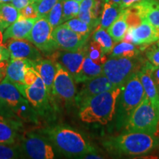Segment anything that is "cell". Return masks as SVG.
<instances>
[{
    "mask_svg": "<svg viewBox=\"0 0 159 159\" xmlns=\"http://www.w3.org/2000/svg\"><path fill=\"white\" fill-rule=\"evenodd\" d=\"M123 87H116L95 95L80 106L79 116L83 122L107 125L114 118L116 102Z\"/></svg>",
    "mask_w": 159,
    "mask_h": 159,
    "instance_id": "6da1fadb",
    "label": "cell"
},
{
    "mask_svg": "<svg viewBox=\"0 0 159 159\" xmlns=\"http://www.w3.org/2000/svg\"><path fill=\"white\" fill-rule=\"evenodd\" d=\"M61 153L68 157L83 158L89 153H96L83 136L76 130L68 127L54 126L41 130Z\"/></svg>",
    "mask_w": 159,
    "mask_h": 159,
    "instance_id": "7a4b0ae2",
    "label": "cell"
},
{
    "mask_svg": "<svg viewBox=\"0 0 159 159\" xmlns=\"http://www.w3.org/2000/svg\"><path fill=\"white\" fill-rule=\"evenodd\" d=\"M109 152L125 156H142L152 152L159 146V138L155 134L142 132L128 134L111 137L104 142Z\"/></svg>",
    "mask_w": 159,
    "mask_h": 159,
    "instance_id": "3957f363",
    "label": "cell"
},
{
    "mask_svg": "<svg viewBox=\"0 0 159 159\" xmlns=\"http://www.w3.org/2000/svg\"><path fill=\"white\" fill-rule=\"evenodd\" d=\"M159 123V105L145 97L129 116L125 127L128 132H142L155 134Z\"/></svg>",
    "mask_w": 159,
    "mask_h": 159,
    "instance_id": "277c9868",
    "label": "cell"
},
{
    "mask_svg": "<svg viewBox=\"0 0 159 159\" xmlns=\"http://www.w3.org/2000/svg\"><path fill=\"white\" fill-rule=\"evenodd\" d=\"M0 98L7 103L20 121L37 124V112L17 87L6 77L0 83Z\"/></svg>",
    "mask_w": 159,
    "mask_h": 159,
    "instance_id": "5b68a950",
    "label": "cell"
},
{
    "mask_svg": "<svg viewBox=\"0 0 159 159\" xmlns=\"http://www.w3.org/2000/svg\"><path fill=\"white\" fill-rule=\"evenodd\" d=\"M146 97L144 89L138 73L135 74L123 87L118 97L116 121L119 125H125L129 116Z\"/></svg>",
    "mask_w": 159,
    "mask_h": 159,
    "instance_id": "8992f818",
    "label": "cell"
},
{
    "mask_svg": "<svg viewBox=\"0 0 159 159\" xmlns=\"http://www.w3.org/2000/svg\"><path fill=\"white\" fill-rule=\"evenodd\" d=\"M142 60L134 57H110L103 64V75L115 87L125 85L142 68Z\"/></svg>",
    "mask_w": 159,
    "mask_h": 159,
    "instance_id": "52a82bcc",
    "label": "cell"
},
{
    "mask_svg": "<svg viewBox=\"0 0 159 159\" xmlns=\"http://www.w3.org/2000/svg\"><path fill=\"white\" fill-rule=\"evenodd\" d=\"M24 158L31 159H53L55 158V147L41 134L27 133L21 139L19 144Z\"/></svg>",
    "mask_w": 159,
    "mask_h": 159,
    "instance_id": "ba28073f",
    "label": "cell"
},
{
    "mask_svg": "<svg viewBox=\"0 0 159 159\" xmlns=\"http://www.w3.org/2000/svg\"><path fill=\"white\" fill-rule=\"evenodd\" d=\"M53 28L44 17H39L30 33L28 40L41 52L51 56L59 49L52 38Z\"/></svg>",
    "mask_w": 159,
    "mask_h": 159,
    "instance_id": "9c48e42d",
    "label": "cell"
},
{
    "mask_svg": "<svg viewBox=\"0 0 159 159\" xmlns=\"http://www.w3.org/2000/svg\"><path fill=\"white\" fill-rule=\"evenodd\" d=\"M24 96L34 108L39 116L47 118L52 113V102L41 77L30 85H26Z\"/></svg>",
    "mask_w": 159,
    "mask_h": 159,
    "instance_id": "30bf717a",
    "label": "cell"
},
{
    "mask_svg": "<svg viewBox=\"0 0 159 159\" xmlns=\"http://www.w3.org/2000/svg\"><path fill=\"white\" fill-rule=\"evenodd\" d=\"M77 89L73 77L56 62V74L53 83V99L71 104L75 101Z\"/></svg>",
    "mask_w": 159,
    "mask_h": 159,
    "instance_id": "8fae6325",
    "label": "cell"
},
{
    "mask_svg": "<svg viewBox=\"0 0 159 159\" xmlns=\"http://www.w3.org/2000/svg\"><path fill=\"white\" fill-rule=\"evenodd\" d=\"M52 38L59 49L75 52L81 49L86 44L89 36L80 35L62 24L53 29Z\"/></svg>",
    "mask_w": 159,
    "mask_h": 159,
    "instance_id": "7c38bea8",
    "label": "cell"
},
{
    "mask_svg": "<svg viewBox=\"0 0 159 159\" xmlns=\"http://www.w3.org/2000/svg\"><path fill=\"white\" fill-rule=\"evenodd\" d=\"M52 61L59 63L73 77L75 81L82 69L86 56V44L77 51H56L51 55Z\"/></svg>",
    "mask_w": 159,
    "mask_h": 159,
    "instance_id": "4fadbf2b",
    "label": "cell"
},
{
    "mask_svg": "<svg viewBox=\"0 0 159 159\" xmlns=\"http://www.w3.org/2000/svg\"><path fill=\"white\" fill-rule=\"evenodd\" d=\"M114 88L116 87L110 82L108 77L104 75H100L84 82L82 89L76 95L75 102L80 108L81 105L91 97Z\"/></svg>",
    "mask_w": 159,
    "mask_h": 159,
    "instance_id": "5bb4252c",
    "label": "cell"
},
{
    "mask_svg": "<svg viewBox=\"0 0 159 159\" xmlns=\"http://www.w3.org/2000/svg\"><path fill=\"white\" fill-rule=\"evenodd\" d=\"M7 48L10 52V59H27L37 61L41 60L39 49L27 40L10 39Z\"/></svg>",
    "mask_w": 159,
    "mask_h": 159,
    "instance_id": "9a60e30c",
    "label": "cell"
},
{
    "mask_svg": "<svg viewBox=\"0 0 159 159\" xmlns=\"http://www.w3.org/2000/svg\"><path fill=\"white\" fill-rule=\"evenodd\" d=\"M39 18L25 19L19 17L17 21L12 24L4 31L2 35V43L5 44V43L10 39L28 40L31 30Z\"/></svg>",
    "mask_w": 159,
    "mask_h": 159,
    "instance_id": "2e32d148",
    "label": "cell"
},
{
    "mask_svg": "<svg viewBox=\"0 0 159 159\" xmlns=\"http://www.w3.org/2000/svg\"><path fill=\"white\" fill-rule=\"evenodd\" d=\"M33 69L42 79L47 93L52 102H55L53 99V83L56 74V62L52 59H42L33 61Z\"/></svg>",
    "mask_w": 159,
    "mask_h": 159,
    "instance_id": "e0dca14e",
    "label": "cell"
},
{
    "mask_svg": "<svg viewBox=\"0 0 159 159\" xmlns=\"http://www.w3.org/2000/svg\"><path fill=\"white\" fill-rule=\"evenodd\" d=\"M130 28L132 34V43L136 46L150 45L159 39V32L144 20L137 27Z\"/></svg>",
    "mask_w": 159,
    "mask_h": 159,
    "instance_id": "ac0fdd59",
    "label": "cell"
},
{
    "mask_svg": "<svg viewBox=\"0 0 159 159\" xmlns=\"http://www.w3.org/2000/svg\"><path fill=\"white\" fill-rule=\"evenodd\" d=\"M30 60L27 59H10L6 69L5 77L13 83L20 92L24 95L26 87L25 83V73Z\"/></svg>",
    "mask_w": 159,
    "mask_h": 159,
    "instance_id": "d6986e66",
    "label": "cell"
},
{
    "mask_svg": "<svg viewBox=\"0 0 159 159\" xmlns=\"http://www.w3.org/2000/svg\"><path fill=\"white\" fill-rule=\"evenodd\" d=\"M142 19L152 25L159 32V2L157 0H142L131 6Z\"/></svg>",
    "mask_w": 159,
    "mask_h": 159,
    "instance_id": "ffe728a7",
    "label": "cell"
},
{
    "mask_svg": "<svg viewBox=\"0 0 159 159\" xmlns=\"http://www.w3.org/2000/svg\"><path fill=\"white\" fill-rule=\"evenodd\" d=\"M152 65L150 62L147 61L139 71L138 75L141 83L144 89L146 97L152 102L156 105H159V93L155 82L151 75V68Z\"/></svg>",
    "mask_w": 159,
    "mask_h": 159,
    "instance_id": "44dd1931",
    "label": "cell"
},
{
    "mask_svg": "<svg viewBox=\"0 0 159 159\" xmlns=\"http://www.w3.org/2000/svg\"><path fill=\"white\" fill-rule=\"evenodd\" d=\"M119 4L111 2L108 0H104L103 9L99 19V26L101 28L107 30L113 23L122 12Z\"/></svg>",
    "mask_w": 159,
    "mask_h": 159,
    "instance_id": "7402d4cb",
    "label": "cell"
},
{
    "mask_svg": "<svg viewBox=\"0 0 159 159\" xmlns=\"http://www.w3.org/2000/svg\"><path fill=\"white\" fill-rule=\"evenodd\" d=\"M103 75V65L98 64L86 55L83 61L82 69L75 83H84L85 81Z\"/></svg>",
    "mask_w": 159,
    "mask_h": 159,
    "instance_id": "603a6c76",
    "label": "cell"
},
{
    "mask_svg": "<svg viewBox=\"0 0 159 159\" xmlns=\"http://www.w3.org/2000/svg\"><path fill=\"white\" fill-rule=\"evenodd\" d=\"M19 18V11L11 3L0 4V33L2 35L4 31Z\"/></svg>",
    "mask_w": 159,
    "mask_h": 159,
    "instance_id": "cb8c5ba5",
    "label": "cell"
},
{
    "mask_svg": "<svg viewBox=\"0 0 159 159\" xmlns=\"http://www.w3.org/2000/svg\"><path fill=\"white\" fill-rule=\"evenodd\" d=\"M128 29V25L126 20V11L124 9L121 12L116 21L107 29V31L114 42L119 43L123 41Z\"/></svg>",
    "mask_w": 159,
    "mask_h": 159,
    "instance_id": "d4e9b609",
    "label": "cell"
},
{
    "mask_svg": "<svg viewBox=\"0 0 159 159\" xmlns=\"http://www.w3.org/2000/svg\"><path fill=\"white\" fill-rule=\"evenodd\" d=\"M95 0H83L80 5V11L77 17L85 23L89 24L93 29L99 25V19L95 16Z\"/></svg>",
    "mask_w": 159,
    "mask_h": 159,
    "instance_id": "484cf974",
    "label": "cell"
},
{
    "mask_svg": "<svg viewBox=\"0 0 159 159\" xmlns=\"http://www.w3.org/2000/svg\"><path fill=\"white\" fill-rule=\"evenodd\" d=\"M139 52V49L134 43L123 41L114 47L110 56L113 57H137Z\"/></svg>",
    "mask_w": 159,
    "mask_h": 159,
    "instance_id": "4316f807",
    "label": "cell"
},
{
    "mask_svg": "<svg viewBox=\"0 0 159 159\" xmlns=\"http://www.w3.org/2000/svg\"><path fill=\"white\" fill-rule=\"evenodd\" d=\"M93 41H97L99 43V45L102 47L103 52L105 55L109 54L111 52L113 48L114 47V41L108 31L105 29L101 28L100 27H97L96 30L94 31V34L92 35Z\"/></svg>",
    "mask_w": 159,
    "mask_h": 159,
    "instance_id": "83f0119b",
    "label": "cell"
},
{
    "mask_svg": "<svg viewBox=\"0 0 159 159\" xmlns=\"http://www.w3.org/2000/svg\"><path fill=\"white\" fill-rule=\"evenodd\" d=\"M19 125L0 121V143H16Z\"/></svg>",
    "mask_w": 159,
    "mask_h": 159,
    "instance_id": "f1b7e54d",
    "label": "cell"
},
{
    "mask_svg": "<svg viewBox=\"0 0 159 159\" xmlns=\"http://www.w3.org/2000/svg\"><path fill=\"white\" fill-rule=\"evenodd\" d=\"M22 158L24 156L19 144L16 143H0V159Z\"/></svg>",
    "mask_w": 159,
    "mask_h": 159,
    "instance_id": "f546056e",
    "label": "cell"
},
{
    "mask_svg": "<svg viewBox=\"0 0 159 159\" xmlns=\"http://www.w3.org/2000/svg\"><path fill=\"white\" fill-rule=\"evenodd\" d=\"M86 55L98 64L103 65L107 61L102 47L95 41H92L89 45H86Z\"/></svg>",
    "mask_w": 159,
    "mask_h": 159,
    "instance_id": "4dcf8cb0",
    "label": "cell"
},
{
    "mask_svg": "<svg viewBox=\"0 0 159 159\" xmlns=\"http://www.w3.org/2000/svg\"><path fill=\"white\" fill-rule=\"evenodd\" d=\"M63 0H60L58 2H57L56 5L49 11V13L43 16L48 21L49 25L53 29L63 24Z\"/></svg>",
    "mask_w": 159,
    "mask_h": 159,
    "instance_id": "1f68e13d",
    "label": "cell"
},
{
    "mask_svg": "<svg viewBox=\"0 0 159 159\" xmlns=\"http://www.w3.org/2000/svg\"><path fill=\"white\" fill-rule=\"evenodd\" d=\"M63 24L66 25L69 28H70L71 30L78 33L80 35H83V36H89L91 32L93 30L92 27L89 24L80 20L78 17L71 19Z\"/></svg>",
    "mask_w": 159,
    "mask_h": 159,
    "instance_id": "d6a6232c",
    "label": "cell"
},
{
    "mask_svg": "<svg viewBox=\"0 0 159 159\" xmlns=\"http://www.w3.org/2000/svg\"><path fill=\"white\" fill-rule=\"evenodd\" d=\"M80 3L75 0H63V15L62 22L69 21L77 17L80 11Z\"/></svg>",
    "mask_w": 159,
    "mask_h": 159,
    "instance_id": "836d02e7",
    "label": "cell"
},
{
    "mask_svg": "<svg viewBox=\"0 0 159 159\" xmlns=\"http://www.w3.org/2000/svg\"><path fill=\"white\" fill-rule=\"evenodd\" d=\"M60 0H37L33 2L39 17H43Z\"/></svg>",
    "mask_w": 159,
    "mask_h": 159,
    "instance_id": "e575fe53",
    "label": "cell"
},
{
    "mask_svg": "<svg viewBox=\"0 0 159 159\" xmlns=\"http://www.w3.org/2000/svg\"><path fill=\"white\" fill-rule=\"evenodd\" d=\"M0 115L12 122L21 123V121L14 114V112L11 110V108L7 105V103L1 98H0Z\"/></svg>",
    "mask_w": 159,
    "mask_h": 159,
    "instance_id": "d590c367",
    "label": "cell"
},
{
    "mask_svg": "<svg viewBox=\"0 0 159 159\" xmlns=\"http://www.w3.org/2000/svg\"><path fill=\"white\" fill-rule=\"evenodd\" d=\"M145 55L151 64L154 66H159V47L156 45L148 49Z\"/></svg>",
    "mask_w": 159,
    "mask_h": 159,
    "instance_id": "8d00e7d4",
    "label": "cell"
},
{
    "mask_svg": "<svg viewBox=\"0 0 159 159\" xmlns=\"http://www.w3.org/2000/svg\"><path fill=\"white\" fill-rule=\"evenodd\" d=\"M19 17L25 19H35L38 18V13L33 3H30L19 11Z\"/></svg>",
    "mask_w": 159,
    "mask_h": 159,
    "instance_id": "74e56055",
    "label": "cell"
},
{
    "mask_svg": "<svg viewBox=\"0 0 159 159\" xmlns=\"http://www.w3.org/2000/svg\"><path fill=\"white\" fill-rule=\"evenodd\" d=\"M151 75H152V79H153L159 93V66H152L151 68Z\"/></svg>",
    "mask_w": 159,
    "mask_h": 159,
    "instance_id": "f35d334b",
    "label": "cell"
},
{
    "mask_svg": "<svg viewBox=\"0 0 159 159\" xmlns=\"http://www.w3.org/2000/svg\"><path fill=\"white\" fill-rule=\"evenodd\" d=\"M10 59V52L7 47H4L0 42V61H8Z\"/></svg>",
    "mask_w": 159,
    "mask_h": 159,
    "instance_id": "ab89813d",
    "label": "cell"
},
{
    "mask_svg": "<svg viewBox=\"0 0 159 159\" xmlns=\"http://www.w3.org/2000/svg\"><path fill=\"white\" fill-rule=\"evenodd\" d=\"M30 3H31L30 0H12L11 2L12 5L16 7L19 11L25 7L26 5H29Z\"/></svg>",
    "mask_w": 159,
    "mask_h": 159,
    "instance_id": "60d3db41",
    "label": "cell"
},
{
    "mask_svg": "<svg viewBox=\"0 0 159 159\" xmlns=\"http://www.w3.org/2000/svg\"><path fill=\"white\" fill-rule=\"evenodd\" d=\"M142 0H121V2L119 4L122 10L127 9L130 7L131 6L136 5V4L140 2Z\"/></svg>",
    "mask_w": 159,
    "mask_h": 159,
    "instance_id": "b9f144b4",
    "label": "cell"
},
{
    "mask_svg": "<svg viewBox=\"0 0 159 159\" xmlns=\"http://www.w3.org/2000/svg\"><path fill=\"white\" fill-rule=\"evenodd\" d=\"M9 61H0V83L6 76V69Z\"/></svg>",
    "mask_w": 159,
    "mask_h": 159,
    "instance_id": "7bdbcfd3",
    "label": "cell"
},
{
    "mask_svg": "<svg viewBox=\"0 0 159 159\" xmlns=\"http://www.w3.org/2000/svg\"><path fill=\"white\" fill-rule=\"evenodd\" d=\"M83 158H89V159L94 158L95 159V158H102L101 156H97V155H96L95 153H89L83 156Z\"/></svg>",
    "mask_w": 159,
    "mask_h": 159,
    "instance_id": "ee69618b",
    "label": "cell"
},
{
    "mask_svg": "<svg viewBox=\"0 0 159 159\" xmlns=\"http://www.w3.org/2000/svg\"><path fill=\"white\" fill-rule=\"evenodd\" d=\"M0 121H2V122H11V123H13V124H15V125H19V126H21V123H18V122H12V121H10L9 119H6L5 117H4V116H1V115H0Z\"/></svg>",
    "mask_w": 159,
    "mask_h": 159,
    "instance_id": "f6af8a7d",
    "label": "cell"
},
{
    "mask_svg": "<svg viewBox=\"0 0 159 159\" xmlns=\"http://www.w3.org/2000/svg\"><path fill=\"white\" fill-rule=\"evenodd\" d=\"M12 0H0V4L2 3H11Z\"/></svg>",
    "mask_w": 159,
    "mask_h": 159,
    "instance_id": "bcb514c9",
    "label": "cell"
},
{
    "mask_svg": "<svg viewBox=\"0 0 159 159\" xmlns=\"http://www.w3.org/2000/svg\"><path fill=\"white\" fill-rule=\"evenodd\" d=\"M108 1H110L111 2L116 3V4H120L121 2V0H108Z\"/></svg>",
    "mask_w": 159,
    "mask_h": 159,
    "instance_id": "7dc6e473",
    "label": "cell"
},
{
    "mask_svg": "<svg viewBox=\"0 0 159 159\" xmlns=\"http://www.w3.org/2000/svg\"><path fill=\"white\" fill-rule=\"evenodd\" d=\"M156 45L158 46V47H159V39L158 40V41H157V43H156Z\"/></svg>",
    "mask_w": 159,
    "mask_h": 159,
    "instance_id": "c3c4849f",
    "label": "cell"
},
{
    "mask_svg": "<svg viewBox=\"0 0 159 159\" xmlns=\"http://www.w3.org/2000/svg\"><path fill=\"white\" fill-rule=\"evenodd\" d=\"M75 1L78 2H80H80H82V1H83V0H75Z\"/></svg>",
    "mask_w": 159,
    "mask_h": 159,
    "instance_id": "681fc988",
    "label": "cell"
},
{
    "mask_svg": "<svg viewBox=\"0 0 159 159\" xmlns=\"http://www.w3.org/2000/svg\"><path fill=\"white\" fill-rule=\"evenodd\" d=\"M31 1V2H35V1H37V0H30Z\"/></svg>",
    "mask_w": 159,
    "mask_h": 159,
    "instance_id": "f907efd6",
    "label": "cell"
}]
</instances>
